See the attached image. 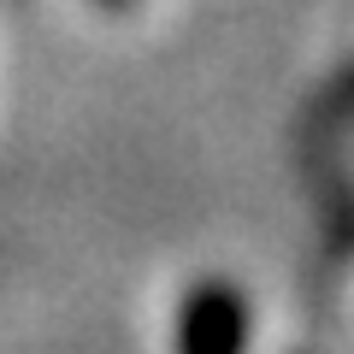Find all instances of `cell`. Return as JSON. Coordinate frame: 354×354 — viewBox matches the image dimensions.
<instances>
[{
    "mask_svg": "<svg viewBox=\"0 0 354 354\" xmlns=\"http://www.w3.org/2000/svg\"><path fill=\"white\" fill-rule=\"evenodd\" d=\"M177 348L183 354H242V301L225 283H207L177 313Z\"/></svg>",
    "mask_w": 354,
    "mask_h": 354,
    "instance_id": "1",
    "label": "cell"
},
{
    "mask_svg": "<svg viewBox=\"0 0 354 354\" xmlns=\"http://www.w3.org/2000/svg\"><path fill=\"white\" fill-rule=\"evenodd\" d=\"M101 6H136V0H101Z\"/></svg>",
    "mask_w": 354,
    "mask_h": 354,
    "instance_id": "2",
    "label": "cell"
}]
</instances>
